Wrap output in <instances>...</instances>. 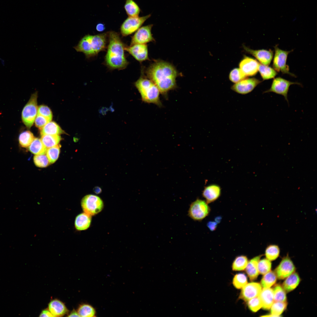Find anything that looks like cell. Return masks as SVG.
<instances>
[{
  "instance_id": "obj_1",
  "label": "cell",
  "mask_w": 317,
  "mask_h": 317,
  "mask_svg": "<svg viewBox=\"0 0 317 317\" xmlns=\"http://www.w3.org/2000/svg\"><path fill=\"white\" fill-rule=\"evenodd\" d=\"M147 78L158 88L160 93L166 97L168 92L177 87V70L171 64L158 60L151 64L146 71Z\"/></svg>"
},
{
  "instance_id": "obj_2",
  "label": "cell",
  "mask_w": 317,
  "mask_h": 317,
  "mask_svg": "<svg viewBox=\"0 0 317 317\" xmlns=\"http://www.w3.org/2000/svg\"><path fill=\"white\" fill-rule=\"evenodd\" d=\"M109 44L105 57V63L111 69L123 70L129 63L124 54L125 46L119 34L114 31L107 32Z\"/></svg>"
},
{
  "instance_id": "obj_3",
  "label": "cell",
  "mask_w": 317,
  "mask_h": 317,
  "mask_svg": "<svg viewBox=\"0 0 317 317\" xmlns=\"http://www.w3.org/2000/svg\"><path fill=\"white\" fill-rule=\"evenodd\" d=\"M107 37V33L86 35L74 48L77 51L84 53L87 58L94 57L105 49Z\"/></svg>"
},
{
  "instance_id": "obj_4",
  "label": "cell",
  "mask_w": 317,
  "mask_h": 317,
  "mask_svg": "<svg viewBox=\"0 0 317 317\" xmlns=\"http://www.w3.org/2000/svg\"><path fill=\"white\" fill-rule=\"evenodd\" d=\"M135 85L141 95L142 100L147 103L162 106L159 90L156 85L147 77L141 76L135 83Z\"/></svg>"
},
{
  "instance_id": "obj_5",
  "label": "cell",
  "mask_w": 317,
  "mask_h": 317,
  "mask_svg": "<svg viewBox=\"0 0 317 317\" xmlns=\"http://www.w3.org/2000/svg\"><path fill=\"white\" fill-rule=\"evenodd\" d=\"M37 93L32 94L28 102L24 107L21 113L22 121L26 127L31 128L37 114Z\"/></svg>"
},
{
  "instance_id": "obj_6",
  "label": "cell",
  "mask_w": 317,
  "mask_h": 317,
  "mask_svg": "<svg viewBox=\"0 0 317 317\" xmlns=\"http://www.w3.org/2000/svg\"><path fill=\"white\" fill-rule=\"evenodd\" d=\"M81 204L84 212L91 216L99 213L104 207V203L101 199L93 194L85 196L81 200Z\"/></svg>"
},
{
  "instance_id": "obj_7",
  "label": "cell",
  "mask_w": 317,
  "mask_h": 317,
  "mask_svg": "<svg viewBox=\"0 0 317 317\" xmlns=\"http://www.w3.org/2000/svg\"><path fill=\"white\" fill-rule=\"evenodd\" d=\"M206 202L197 199L190 205L188 215L195 221H201L209 214L210 208Z\"/></svg>"
},
{
  "instance_id": "obj_8",
  "label": "cell",
  "mask_w": 317,
  "mask_h": 317,
  "mask_svg": "<svg viewBox=\"0 0 317 317\" xmlns=\"http://www.w3.org/2000/svg\"><path fill=\"white\" fill-rule=\"evenodd\" d=\"M275 54L273 58V67L274 69L278 72L283 74H288L296 77L293 74L289 72V66L286 62L288 54L292 50L285 51L279 48L277 45L274 47Z\"/></svg>"
},
{
  "instance_id": "obj_9",
  "label": "cell",
  "mask_w": 317,
  "mask_h": 317,
  "mask_svg": "<svg viewBox=\"0 0 317 317\" xmlns=\"http://www.w3.org/2000/svg\"><path fill=\"white\" fill-rule=\"evenodd\" d=\"M150 16L149 14L142 17H129L121 26V34L124 36H126L136 31Z\"/></svg>"
},
{
  "instance_id": "obj_10",
  "label": "cell",
  "mask_w": 317,
  "mask_h": 317,
  "mask_svg": "<svg viewBox=\"0 0 317 317\" xmlns=\"http://www.w3.org/2000/svg\"><path fill=\"white\" fill-rule=\"evenodd\" d=\"M294 84L301 85L299 83L291 82L281 77H277L273 80L270 88L264 91L263 93L273 92L281 95L284 96L285 99L289 103L288 99V92L290 86Z\"/></svg>"
},
{
  "instance_id": "obj_11",
  "label": "cell",
  "mask_w": 317,
  "mask_h": 317,
  "mask_svg": "<svg viewBox=\"0 0 317 317\" xmlns=\"http://www.w3.org/2000/svg\"><path fill=\"white\" fill-rule=\"evenodd\" d=\"M153 25H148L140 28L132 37L130 45L146 44L155 41L151 33Z\"/></svg>"
},
{
  "instance_id": "obj_12",
  "label": "cell",
  "mask_w": 317,
  "mask_h": 317,
  "mask_svg": "<svg viewBox=\"0 0 317 317\" xmlns=\"http://www.w3.org/2000/svg\"><path fill=\"white\" fill-rule=\"evenodd\" d=\"M261 82L255 78H245L236 83L231 89L238 93L246 94L252 91Z\"/></svg>"
},
{
  "instance_id": "obj_13",
  "label": "cell",
  "mask_w": 317,
  "mask_h": 317,
  "mask_svg": "<svg viewBox=\"0 0 317 317\" xmlns=\"http://www.w3.org/2000/svg\"><path fill=\"white\" fill-rule=\"evenodd\" d=\"M296 269L292 261L288 255L284 257L275 270L277 277L283 279L295 272Z\"/></svg>"
},
{
  "instance_id": "obj_14",
  "label": "cell",
  "mask_w": 317,
  "mask_h": 317,
  "mask_svg": "<svg viewBox=\"0 0 317 317\" xmlns=\"http://www.w3.org/2000/svg\"><path fill=\"white\" fill-rule=\"evenodd\" d=\"M242 289L239 299L247 302L258 296L262 290V287L259 283L252 282L247 283Z\"/></svg>"
},
{
  "instance_id": "obj_15",
  "label": "cell",
  "mask_w": 317,
  "mask_h": 317,
  "mask_svg": "<svg viewBox=\"0 0 317 317\" xmlns=\"http://www.w3.org/2000/svg\"><path fill=\"white\" fill-rule=\"evenodd\" d=\"M124 50L140 62L149 59L148 47L146 44H136L125 46Z\"/></svg>"
},
{
  "instance_id": "obj_16",
  "label": "cell",
  "mask_w": 317,
  "mask_h": 317,
  "mask_svg": "<svg viewBox=\"0 0 317 317\" xmlns=\"http://www.w3.org/2000/svg\"><path fill=\"white\" fill-rule=\"evenodd\" d=\"M259 63L255 59L245 56L239 63L240 70L247 76L255 75L258 71Z\"/></svg>"
},
{
  "instance_id": "obj_17",
  "label": "cell",
  "mask_w": 317,
  "mask_h": 317,
  "mask_svg": "<svg viewBox=\"0 0 317 317\" xmlns=\"http://www.w3.org/2000/svg\"><path fill=\"white\" fill-rule=\"evenodd\" d=\"M243 47L246 52L255 57L260 63L268 66L270 63L273 56V52L271 50H253L245 45Z\"/></svg>"
},
{
  "instance_id": "obj_18",
  "label": "cell",
  "mask_w": 317,
  "mask_h": 317,
  "mask_svg": "<svg viewBox=\"0 0 317 317\" xmlns=\"http://www.w3.org/2000/svg\"><path fill=\"white\" fill-rule=\"evenodd\" d=\"M221 194V189L218 185L213 184L205 187L202 193L203 197L208 204L216 200Z\"/></svg>"
},
{
  "instance_id": "obj_19",
  "label": "cell",
  "mask_w": 317,
  "mask_h": 317,
  "mask_svg": "<svg viewBox=\"0 0 317 317\" xmlns=\"http://www.w3.org/2000/svg\"><path fill=\"white\" fill-rule=\"evenodd\" d=\"M259 296L261 301L263 308L265 310L269 309L274 302L273 289L270 288H263Z\"/></svg>"
},
{
  "instance_id": "obj_20",
  "label": "cell",
  "mask_w": 317,
  "mask_h": 317,
  "mask_svg": "<svg viewBox=\"0 0 317 317\" xmlns=\"http://www.w3.org/2000/svg\"><path fill=\"white\" fill-rule=\"evenodd\" d=\"M262 255H261L256 256L248 262L245 269L251 281L256 279L259 274L258 263Z\"/></svg>"
},
{
  "instance_id": "obj_21",
  "label": "cell",
  "mask_w": 317,
  "mask_h": 317,
  "mask_svg": "<svg viewBox=\"0 0 317 317\" xmlns=\"http://www.w3.org/2000/svg\"><path fill=\"white\" fill-rule=\"evenodd\" d=\"M48 309L54 316H63L68 311L64 304L57 299L53 300L50 302Z\"/></svg>"
},
{
  "instance_id": "obj_22",
  "label": "cell",
  "mask_w": 317,
  "mask_h": 317,
  "mask_svg": "<svg viewBox=\"0 0 317 317\" xmlns=\"http://www.w3.org/2000/svg\"><path fill=\"white\" fill-rule=\"evenodd\" d=\"M91 216L85 212L78 215L76 217L75 221L76 229L79 231L87 229L91 224Z\"/></svg>"
},
{
  "instance_id": "obj_23",
  "label": "cell",
  "mask_w": 317,
  "mask_h": 317,
  "mask_svg": "<svg viewBox=\"0 0 317 317\" xmlns=\"http://www.w3.org/2000/svg\"><path fill=\"white\" fill-rule=\"evenodd\" d=\"M300 281L298 274L294 272L287 277L282 284V287L285 291L289 292L297 287Z\"/></svg>"
},
{
  "instance_id": "obj_24",
  "label": "cell",
  "mask_w": 317,
  "mask_h": 317,
  "mask_svg": "<svg viewBox=\"0 0 317 317\" xmlns=\"http://www.w3.org/2000/svg\"><path fill=\"white\" fill-rule=\"evenodd\" d=\"M64 131L54 122H50L41 129V135H58L64 133Z\"/></svg>"
},
{
  "instance_id": "obj_25",
  "label": "cell",
  "mask_w": 317,
  "mask_h": 317,
  "mask_svg": "<svg viewBox=\"0 0 317 317\" xmlns=\"http://www.w3.org/2000/svg\"><path fill=\"white\" fill-rule=\"evenodd\" d=\"M28 148L31 153L35 155L45 154L47 150L41 139L35 138Z\"/></svg>"
},
{
  "instance_id": "obj_26",
  "label": "cell",
  "mask_w": 317,
  "mask_h": 317,
  "mask_svg": "<svg viewBox=\"0 0 317 317\" xmlns=\"http://www.w3.org/2000/svg\"><path fill=\"white\" fill-rule=\"evenodd\" d=\"M258 71L264 80L274 78L277 74L274 69L259 63Z\"/></svg>"
},
{
  "instance_id": "obj_27",
  "label": "cell",
  "mask_w": 317,
  "mask_h": 317,
  "mask_svg": "<svg viewBox=\"0 0 317 317\" xmlns=\"http://www.w3.org/2000/svg\"><path fill=\"white\" fill-rule=\"evenodd\" d=\"M41 139L47 149L58 145L61 138L58 135H44L41 136Z\"/></svg>"
},
{
  "instance_id": "obj_28",
  "label": "cell",
  "mask_w": 317,
  "mask_h": 317,
  "mask_svg": "<svg viewBox=\"0 0 317 317\" xmlns=\"http://www.w3.org/2000/svg\"><path fill=\"white\" fill-rule=\"evenodd\" d=\"M35 137L33 134L29 130L22 131L19 135L18 142L22 147L26 148L29 146Z\"/></svg>"
},
{
  "instance_id": "obj_29",
  "label": "cell",
  "mask_w": 317,
  "mask_h": 317,
  "mask_svg": "<svg viewBox=\"0 0 317 317\" xmlns=\"http://www.w3.org/2000/svg\"><path fill=\"white\" fill-rule=\"evenodd\" d=\"M124 8L129 17L138 16L140 9L138 5L133 0H126Z\"/></svg>"
},
{
  "instance_id": "obj_30",
  "label": "cell",
  "mask_w": 317,
  "mask_h": 317,
  "mask_svg": "<svg viewBox=\"0 0 317 317\" xmlns=\"http://www.w3.org/2000/svg\"><path fill=\"white\" fill-rule=\"evenodd\" d=\"M277 276L274 272L270 271L264 274L261 281L262 286L263 288H269L276 282Z\"/></svg>"
},
{
  "instance_id": "obj_31",
  "label": "cell",
  "mask_w": 317,
  "mask_h": 317,
  "mask_svg": "<svg viewBox=\"0 0 317 317\" xmlns=\"http://www.w3.org/2000/svg\"><path fill=\"white\" fill-rule=\"evenodd\" d=\"M247 257L244 255L237 257L232 264V268L234 271H241L245 269L248 262Z\"/></svg>"
},
{
  "instance_id": "obj_32",
  "label": "cell",
  "mask_w": 317,
  "mask_h": 317,
  "mask_svg": "<svg viewBox=\"0 0 317 317\" xmlns=\"http://www.w3.org/2000/svg\"><path fill=\"white\" fill-rule=\"evenodd\" d=\"M280 249L278 246L271 245L268 246L265 251L266 258L270 261H273L276 259L279 256Z\"/></svg>"
},
{
  "instance_id": "obj_33",
  "label": "cell",
  "mask_w": 317,
  "mask_h": 317,
  "mask_svg": "<svg viewBox=\"0 0 317 317\" xmlns=\"http://www.w3.org/2000/svg\"><path fill=\"white\" fill-rule=\"evenodd\" d=\"M77 312L80 316L90 317L95 316V311L91 306L87 304H82L79 307Z\"/></svg>"
},
{
  "instance_id": "obj_34",
  "label": "cell",
  "mask_w": 317,
  "mask_h": 317,
  "mask_svg": "<svg viewBox=\"0 0 317 317\" xmlns=\"http://www.w3.org/2000/svg\"><path fill=\"white\" fill-rule=\"evenodd\" d=\"M287 306L286 301L274 302L270 308L271 314L274 317L280 316L286 308Z\"/></svg>"
},
{
  "instance_id": "obj_35",
  "label": "cell",
  "mask_w": 317,
  "mask_h": 317,
  "mask_svg": "<svg viewBox=\"0 0 317 317\" xmlns=\"http://www.w3.org/2000/svg\"><path fill=\"white\" fill-rule=\"evenodd\" d=\"M247 283V278L243 273H239L235 275L232 280L234 286L238 289H242Z\"/></svg>"
},
{
  "instance_id": "obj_36",
  "label": "cell",
  "mask_w": 317,
  "mask_h": 317,
  "mask_svg": "<svg viewBox=\"0 0 317 317\" xmlns=\"http://www.w3.org/2000/svg\"><path fill=\"white\" fill-rule=\"evenodd\" d=\"M273 291L274 302L286 301L285 291L280 285L276 286Z\"/></svg>"
},
{
  "instance_id": "obj_37",
  "label": "cell",
  "mask_w": 317,
  "mask_h": 317,
  "mask_svg": "<svg viewBox=\"0 0 317 317\" xmlns=\"http://www.w3.org/2000/svg\"><path fill=\"white\" fill-rule=\"evenodd\" d=\"M60 152L58 145L47 149L46 153L50 163H54L58 158Z\"/></svg>"
},
{
  "instance_id": "obj_38",
  "label": "cell",
  "mask_w": 317,
  "mask_h": 317,
  "mask_svg": "<svg viewBox=\"0 0 317 317\" xmlns=\"http://www.w3.org/2000/svg\"><path fill=\"white\" fill-rule=\"evenodd\" d=\"M257 266L259 273L264 275L271 271L272 264L270 260L264 259L259 260Z\"/></svg>"
},
{
  "instance_id": "obj_39",
  "label": "cell",
  "mask_w": 317,
  "mask_h": 317,
  "mask_svg": "<svg viewBox=\"0 0 317 317\" xmlns=\"http://www.w3.org/2000/svg\"><path fill=\"white\" fill-rule=\"evenodd\" d=\"M33 161L37 166L40 168L47 167L50 163L45 154L35 155L33 157Z\"/></svg>"
},
{
  "instance_id": "obj_40",
  "label": "cell",
  "mask_w": 317,
  "mask_h": 317,
  "mask_svg": "<svg viewBox=\"0 0 317 317\" xmlns=\"http://www.w3.org/2000/svg\"><path fill=\"white\" fill-rule=\"evenodd\" d=\"M247 77L240 68H235L230 72L229 78L232 82L237 83L245 78Z\"/></svg>"
},
{
  "instance_id": "obj_41",
  "label": "cell",
  "mask_w": 317,
  "mask_h": 317,
  "mask_svg": "<svg viewBox=\"0 0 317 317\" xmlns=\"http://www.w3.org/2000/svg\"><path fill=\"white\" fill-rule=\"evenodd\" d=\"M247 302L249 308L253 312H256L262 308V304L259 296Z\"/></svg>"
},
{
  "instance_id": "obj_42",
  "label": "cell",
  "mask_w": 317,
  "mask_h": 317,
  "mask_svg": "<svg viewBox=\"0 0 317 317\" xmlns=\"http://www.w3.org/2000/svg\"><path fill=\"white\" fill-rule=\"evenodd\" d=\"M37 114L44 116L51 121L53 117L52 113L50 109L47 106L41 105L38 109Z\"/></svg>"
},
{
  "instance_id": "obj_43",
  "label": "cell",
  "mask_w": 317,
  "mask_h": 317,
  "mask_svg": "<svg viewBox=\"0 0 317 317\" xmlns=\"http://www.w3.org/2000/svg\"><path fill=\"white\" fill-rule=\"evenodd\" d=\"M50 121L48 119L38 114H37L34 121L36 127L40 129Z\"/></svg>"
},
{
  "instance_id": "obj_44",
  "label": "cell",
  "mask_w": 317,
  "mask_h": 317,
  "mask_svg": "<svg viewBox=\"0 0 317 317\" xmlns=\"http://www.w3.org/2000/svg\"><path fill=\"white\" fill-rule=\"evenodd\" d=\"M40 317H53L48 309H45L43 310L40 313Z\"/></svg>"
},
{
  "instance_id": "obj_45",
  "label": "cell",
  "mask_w": 317,
  "mask_h": 317,
  "mask_svg": "<svg viewBox=\"0 0 317 317\" xmlns=\"http://www.w3.org/2000/svg\"><path fill=\"white\" fill-rule=\"evenodd\" d=\"M207 225L210 230L213 231L216 230L217 227V223L216 222L210 221L207 223Z\"/></svg>"
},
{
  "instance_id": "obj_46",
  "label": "cell",
  "mask_w": 317,
  "mask_h": 317,
  "mask_svg": "<svg viewBox=\"0 0 317 317\" xmlns=\"http://www.w3.org/2000/svg\"><path fill=\"white\" fill-rule=\"evenodd\" d=\"M96 30L97 31L100 32L102 31L105 29V27L103 24L100 23L98 24L96 26Z\"/></svg>"
},
{
  "instance_id": "obj_47",
  "label": "cell",
  "mask_w": 317,
  "mask_h": 317,
  "mask_svg": "<svg viewBox=\"0 0 317 317\" xmlns=\"http://www.w3.org/2000/svg\"><path fill=\"white\" fill-rule=\"evenodd\" d=\"M68 317L80 316L77 311L75 310H73L71 313L68 316Z\"/></svg>"
},
{
  "instance_id": "obj_48",
  "label": "cell",
  "mask_w": 317,
  "mask_h": 317,
  "mask_svg": "<svg viewBox=\"0 0 317 317\" xmlns=\"http://www.w3.org/2000/svg\"><path fill=\"white\" fill-rule=\"evenodd\" d=\"M94 192L97 194H100L102 192L101 188L98 186H96L94 188Z\"/></svg>"
}]
</instances>
